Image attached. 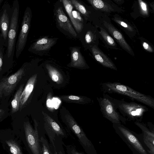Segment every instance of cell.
<instances>
[{"label":"cell","mask_w":154,"mask_h":154,"mask_svg":"<svg viewBox=\"0 0 154 154\" xmlns=\"http://www.w3.org/2000/svg\"><path fill=\"white\" fill-rule=\"evenodd\" d=\"M37 77V75L35 74L32 76L28 80L20 97L19 109H21L32 92Z\"/></svg>","instance_id":"ffe728a7"},{"label":"cell","mask_w":154,"mask_h":154,"mask_svg":"<svg viewBox=\"0 0 154 154\" xmlns=\"http://www.w3.org/2000/svg\"><path fill=\"white\" fill-rule=\"evenodd\" d=\"M61 98L63 100L71 102L79 103L82 104L91 103L92 100L90 98L85 97L78 96L75 95L63 96Z\"/></svg>","instance_id":"484cf974"},{"label":"cell","mask_w":154,"mask_h":154,"mask_svg":"<svg viewBox=\"0 0 154 154\" xmlns=\"http://www.w3.org/2000/svg\"><path fill=\"white\" fill-rule=\"evenodd\" d=\"M11 13V7L8 2H5L0 11V39L6 48Z\"/></svg>","instance_id":"30bf717a"},{"label":"cell","mask_w":154,"mask_h":154,"mask_svg":"<svg viewBox=\"0 0 154 154\" xmlns=\"http://www.w3.org/2000/svg\"><path fill=\"white\" fill-rule=\"evenodd\" d=\"M34 121V129L29 122H24L23 125V130H17L14 132L21 141L26 143L32 154H41L38 123L35 120Z\"/></svg>","instance_id":"5b68a950"},{"label":"cell","mask_w":154,"mask_h":154,"mask_svg":"<svg viewBox=\"0 0 154 154\" xmlns=\"http://www.w3.org/2000/svg\"><path fill=\"white\" fill-rule=\"evenodd\" d=\"M56 16L57 21L60 27L68 32L74 37H76L77 34L72 25L62 8H58L57 11Z\"/></svg>","instance_id":"e0dca14e"},{"label":"cell","mask_w":154,"mask_h":154,"mask_svg":"<svg viewBox=\"0 0 154 154\" xmlns=\"http://www.w3.org/2000/svg\"><path fill=\"white\" fill-rule=\"evenodd\" d=\"M46 67L49 76L53 81L59 83L63 81L62 75L57 69L48 64L46 65Z\"/></svg>","instance_id":"cb8c5ba5"},{"label":"cell","mask_w":154,"mask_h":154,"mask_svg":"<svg viewBox=\"0 0 154 154\" xmlns=\"http://www.w3.org/2000/svg\"><path fill=\"white\" fill-rule=\"evenodd\" d=\"M55 43V40L54 39L46 37H44L38 39L34 43L29 50L36 51L46 50L51 48Z\"/></svg>","instance_id":"44dd1931"},{"label":"cell","mask_w":154,"mask_h":154,"mask_svg":"<svg viewBox=\"0 0 154 154\" xmlns=\"http://www.w3.org/2000/svg\"><path fill=\"white\" fill-rule=\"evenodd\" d=\"M134 123L142 131L139 136L150 154H154V127L148 128L146 124L140 122H135Z\"/></svg>","instance_id":"5bb4252c"},{"label":"cell","mask_w":154,"mask_h":154,"mask_svg":"<svg viewBox=\"0 0 154 154\" xmlns=\"http://www.w3.org/2000/svg\"><path fill=\"white\" fill-rule=\"evenodd\" d=\"M12 13L8 34L6 50L4 57L12 60L14 55L17 32L19 28L20 5L18 1H14L11 7Z\"/></svg>","instance_id":"277c9868"},{"label":"cell","mask_w":154,"mask_h":154,"mask_svg":"<svg viewBox=\"0 0 154 154\" xmlns=\"http://www.w3.org/2000/svg\"><path fill=\"white\" fill-rule=\"evenodd\" d=\"M46 124L50 128L58 135H64V132L59 125L51 118L42 112Z\"/></svg>","instance_id":"603a6c76"},{"label":"cell","mask_w":154,"mask_h":154,"mask_svg":"<svg viewBox=\"0 0 154 154\" xmlns=\"http://www.w3.org/2000/svg\"><path fill=\"white\" fill-rule=\"evenodd\" d=\"M96 11L109 16L111 13H123L124 9L111 0H88L87 1Z\"/></svg>","instance_id":"7c38bea8"},{"label":"cell","mask_w":154,"mask_h":154,"mask_svg":"<svg viewBox=\"0 0 154 154\" xmlns=\"http://www.w3.org/2000/svg\"><path fill=\"white\" fill-rule=\"evenodd\" d=\"M88 29L85 34V40L86 44L90 49L94 46H98L99 34L98 29L95 25H92Z\"/></svg>","instance_id":"d6986e66"},{"label":"cell","mask_w":154,"mask_h":154,"mask_svg":"<svg viewBox=\"0 0 154 154\" xmlns=\"http://www.w3.org/2000/svg\"><path fill=\"white\" fill-rule=\"evenodd\" d=\"M72 154H82L77 152H74L72 153Z\"/></svg>","instance_id":"d6a6232c"},{"label":"cell","mask_w":154,"mask_h":154,"mask_svg":"<svg viewBox=\"0 0 154 154\" xmlns=\"http://www.w3.org/2000/svg\"><path fill=\"white\" fill-rule=\"evenodd\" d=\"M110 19L116 23L132 40L134 41L139 37L138 31L132 22L117 14L112 15Z\"/></svg>","instance_id":"4fadbf2b"},{"label":"cell","mask_w":154,"mask_h":154,"mask_svg":"<svg viewBox=\"0 0 154 154\" xmlns=\"http://www.w3.org/2000/svg\"><path fill=\"white\" fill-rule=\"evenodd\" d=\"M114 106L127 121L141 122L145 113L149 111L146 106L134 102H127L110 97Z\"/></svg>","instance_id":"7a4b0ae2"},{"label":"cell","mask_w":154,"mask_h":154,"mask_svg":"<svg viewBox=\"0 0 154 154\" xmlns=\"http://www.w3.org/2000/svg\"><path fill=\"white\" fill-rule=\"evenodd\" d=\"M100 86L104 93L125 96L154 109V99L153 97L136 91L127 85L119 82H107L101 83Z\"/></svg>","instance_id":"6da1fadb"},{"label":"cell","mask_w":154,"mask_h":154,"mask_svg":"<svg viewBox=\"0 0 154 154\" xmlns=\"http://www.w3.org/2000/svg\"><path fill=\"white\" fill-rule=\"evenodd\" d=\"M40 141L42 143V154H51L47 143L43 137H41Z\"/></svg>","instance_id":"f546056e"},{"label":"cell","mask_w":154,"mask_h":154,"mask_svg":"<svg viewBox=\"0 0 154 154\" xmlns=\"http://www.w3.org/2000/svg\"><path fill=\"white\" fill-rule=\"evenodd\" d=\"M116 133L126 143L133 154H150L139 136L122 124H112Z\"/></svg>","instance_id":"3957f363"},{"label":"cell","mask_w":154,"mask_h":154,"mask_svg":"<svg viewBox=\"0 0 154 154\" xmlns=\"http://www.w3.org/2000/svg\"><path fill=\"white\" fill-rule=\"evenodd\" d=\"M32 18L31 10L29 7H27L24 13L21 28L16 43L15 56L17 58L20 56L26 46Z\"/></svg>","instance_id":"ba28073f"},{"label":"cell","mask_w":154,"mask_h":154,"mask_svg":"<svg viewBox=\"0 0 154 154\" xmlns=\"http://www.w3.org/2000/svg\"><path fill=\"white\" fill-rule=\"evenodd\" d=\"M62 1L76 31L78 33L81 32L84 27V21L80 14L76 11H72L73 7L70 0H63Z\"/></svg>","instance_id":"9a60e30c"},{"label":"cell","mask_w":154,"mask_h":154,"mask_svg":"<svg viewBox=\"0 0 154 154\" xmlns=\"http://www.w3.org/2000/svg\"><path fill=\"white\" fill-rule=\"evenodd\" d=\"M115 3H116L117 4L120 5L123 3V1H124L123 0H113Z\"/></svg>","instance_id":"1f68e13d"},{"label":"cell","mask_w":154,"mask_h":154,"mask_svg":"<svg viewBox=\"0 0 154 154\" xmlns=\"http://www.w3.org/2000/svg\"><path fill=\"white\" fill-rule=\"evenodd\" d=\"M71 60L69 66L83 69L89 68L78 48H71Z\"/></svg>","instance_id":"ac0fdd59"},{"label":"cell","mask_w":154,"mask_h":154,"mask_svg":"<svg viewBox=\"0 0 154 154\" xmlns=\"http://www.w3.org/2000/svg\"><path fill=\"white\" fill-rule=\"evenodd\" d=\"M94 25L103 28L124 50L131 56L135 54L133 50L125 40L123 34L112 23L108 16L102 13L94 21Z\"/></svg>","instance_id":"8992f818"},{"label":"cell","mask_w":154,"mask_h":154,"mask_svg":"<svg viewBox=\"0 0 154 154\" xmlns=\"http://www.w3.org/2000/svg\"><path fill=\"white\" fill-rule=\"evenodd\" d=\"M0 142L8 154H24L21 140L14 132L0 131Z\"/></svg>","instance_id":"9c48e42d"},{"label":"cell","mask_w":154,"mask_h":154,"mask_svg":"<svg viewBox=\"0 0 154 154\" xmlns=\"http://www.w3.org/2000/svg\"><path fill=\"white\" fill-rule=\"evenodd\" d=\"M25 72L22 67L10 76L5 78L0 82V98L3 96L9 95L20 81Z\"/></svg>","instance_id":"8fae6325"},{"label":"cell","mask_w":154,"mask_h":154,"mask_svg":"<svg viewBox=\"0 0 154 154\" xmlns=\"http://www.w3.org/2000/svg\"><path fill=\"white\" fill-rule=\"evenodd\" d=\"M5 49L3 44L2 40L0 39V72L2 70Z\"/></svg>","instance_id":"4dcf8cb0"},{"label":"cell","mask_w":154,"mask_h":154,"mask_svg":"<svg viewBox=\"0 0 154 154\" xmlns=\"http://www.w3.org/2000/svg\"><path fill=\"white\" fill-rule=\"evenodd\" d=\"M3 111L2 109H0V113L1 112Z\"/></svg>","instance_id":"e575fe53"},{"label":"cell","mask_w":154,"mask_h":154,"mask_svg":"<svg viewBox=\"0 0 154 154\" xmlns=\"http://www.w3.org/2000/svg\"><path fill=\"white\" fill-rule=\"evenodd\" d=\"M24 85H21L15 93L14 98L11 101V112L14 113L19 109L20 98L23 91Z\"/></svg>","instance_id":"d4e9b609"},{"label":"cell","mask_w":154,"mask_h":154,"mask_svg":"<svg viewBox=\"0 0 154 154\" xmlns=\"http://www.w3.org/2000/svg\"><path fill=\"white\" fill-rule=\"evenodd\" d=\"M139 4V9L140 14L142 17H148L149 14V11L146 3L141 0L137 1Z\"/></svg>","instance_id":"4316f807"},{"label":"cell","mask_w":154,"mask_h":154,"mask_svg":"<svg viewBox=\"0 0 154 154\" xmlns=\"http://www.w3.org/2000/svg\"><path fill=\"white\" fill-rule=\"evenodd\" d=\"M45 128L50 140L52 143L53 145L54 146L55 152H56V149L54 141L55 135V134L50 128L46 124L45 125Z\"/></svg>","instance_id":"f1b7e54d"},{"label":"cell","mask_w":154,"mask_h":154,"mask_svg":"<svg viewBox=\"0 0 154 154\" xmlns=\"http://www.w3.org/2000/svg\"><path fill=\"white\" fill-rule=\"evenodd\" d=\"M3 1V0H0V8Z\"/></svg>","instance_id":"836d02e7"},{"label":"cell","mask_w":154,"mask_h":154,"mask_svg":"<svg viewBox=\"0 0 154 154\" xmlns=\"http://www.w3.org/2000/svg\"><path fill=\"white\" fill-rule=\"evenodd\" d=\"M143 48L146 51L150 53H153L154 52L153 47L148 41L142 37L139 38Z\"/></svg>","instance_id":"83f0119b"},{"label":"cell","mask_w":154,"mask_h":154,"mask_svg":"<svg viewBox=\"0 0 154 154\" xmlns=\"http://www.w3.org/2000/svg\"><path fill=\"white\" fill-rule=\"evenodd\" d=\"M95 60L103 66L113 70L117 71L116 65L106 54L98 47L94 46L90 49Z\"/></svg>","instance_id":"2e32d148"},{"label":"cell","mask_w":154,"mask_h":154,"mask_svg":"<svg viewBox=\"0 0 154 154\" xmlns=\"http://www.w3.org/2000/svg\"><path fill=\"white\" fill-rule=\"evenodd\" d=\"M95 26L99 29L98 30L99 39L106 48L114 49H119L115 41L103 28L99 25Z\"/></svg>","instance_id":"7402d4cb"},{"label":"cell","mask_w":154,"mask_h":154,"mask_svg":"<svg viewBox=\"0 0 154 154\" xmlns=\"http://www.w3.org/2000/svg\"><path fill=\"white\" fill-rule=\"evenodd\" d=\"M110 97L106 94H104L102 97H97L103 117L112 124H125L126 119L116 109Z\"/></svg>","instance_id":"52a82bcc"}]
</instances>
